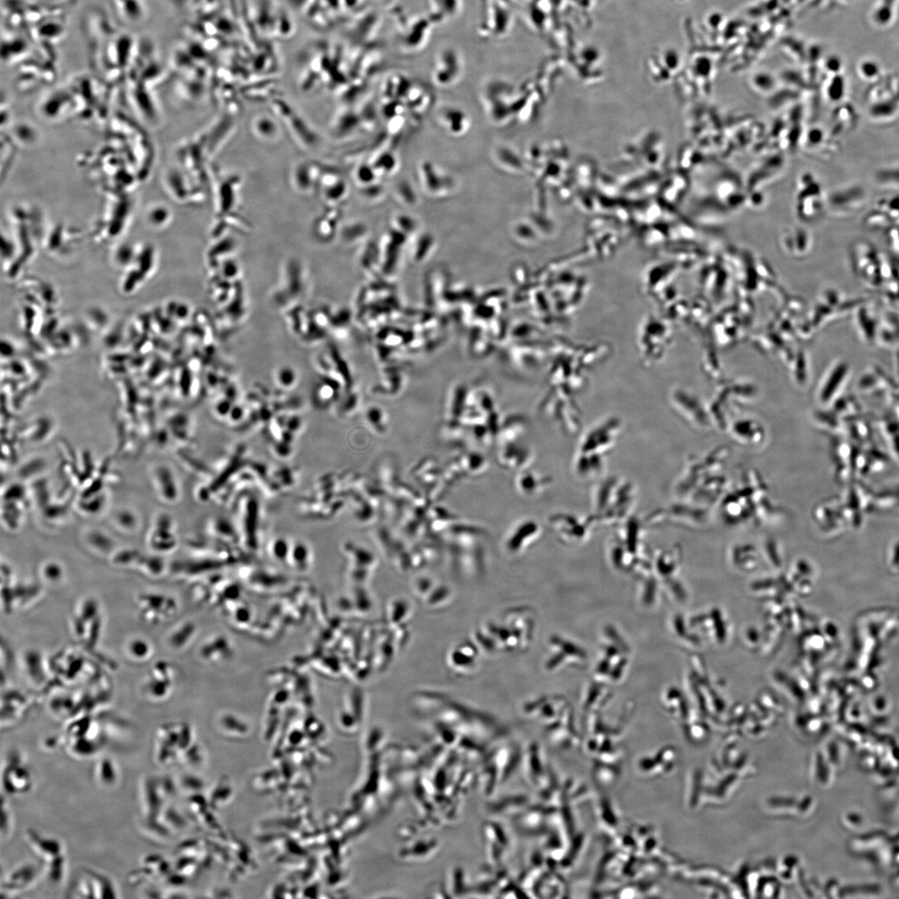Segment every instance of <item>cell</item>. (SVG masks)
I'll return each instance as SVG.
<instances>
[{
	"mask_svg": "<svg viewBox=\"0 0 899 899\" xmlns=\"http://www.w3.org/2000/svg\"><path fill=\"white\" fill-rule=\"evenodd\" d=\"M296 372L291 368H281L277 372V378L283 388H290L296 381Z\"/></svg>",
	"mask_w": 899,
	"mask_h": 899,
	"instance_id": "7c38bea8",
	"label": "cell"
},
{
	"mask_svg": "<svg viewBox=\"0 0 899 899\" xmlns=\"http://www.w3.org/2000/svg\"><path fill=\"white\" fill-rule=\"evenodd\" d=\"M170 667H155L146 682V691L150 698L158 700L165 698L170 694L172 688Z\"/></svg>",
	"mask_w": 899,
	"mask_h": 899,
	"instance_id": "8992f818",
	"label": "cell"
},
{
	"mask_svg": "<svg viewBox=\"0 0 899 899\" xmlns=\"http://www.w3.org/2000/svg\"><path fill=\"white\" fill-rule=\"evenodd\" d=\"M85 869L91 877L92 884H94L95 898H119L115 885L108 877L102 875V873L92 871V869Z\"/></svg>",
	"mask_w": 899,
	"mask_h": 899,
	"instance_id": "ba28073f",
	"label": "cell"
},
{
	"mask_svg": "<svg viewBox=\"0 0 899 899\" xmlns=\"http://www.w3.org/2000/svg\"><path fill=\"white\" fill-rule=\"evenodd\" d=\"M144 566V570L147 572L146 574L151 575V577L161 574L159 573L163 570V562L160 560H157V559L154 558L147 559Z\"/></svg>",
	"mask_w": 899,
	"mask_h": 899,
	"instance_id": "4fadbf2b",
	"label": "cell"
},
{
	"mask_svg": "<svg viewBox=\"0 0 899 899\" xmlns=\"http://www.w3.org/2000/svg\"><path fill=\"white\" fill-rule=\"evenodd\" d=\"M42 577L44 581L49 583L56 584L60 582L64 575L61 566L56 562H48L41 568Z\"/></svg>",
	"mask_w": 899,
	"mask_h": 899,
	"instance_id": "30bf717a",
	"label": "cell"
},
{
	"mask_svg": "<svg viewBox=\"0 0 899 899\" xmlns=\"http://www.w3.org/2000/svg\"><path fill=\"white\" fill-rule=\"evenodd\" d=\"M40 873V868L33 864L13 868L2 880V893H6V897H13L25 891L35 883Z\"/></svg>",
	"mask_w": 899,
	"mask_h": 899,
	"instance_id": "3957f363",
	"label": "cell"
},
{
	"mask_svg": "<svg viewBox=\"0 0 899 899\" xmlns=\"http://www.w3.org/2000/svg\"><path fill=\"white\" fill-rule=\"evenodd\" d=\"M96 782L104 788H113L119 782V773L117 764L109 757L97 760L94 768Z\"/></svg>",
	"mask_w": 899,
	"mask_h": 899,
	"instance_id": "52a82bcc",
	"label": "cell"
},
{
	"mask_svg": "<svg viewBox=\"0 0 899 899\" xmlns=\"http://www.w3.org/2000/svg\"><path fill=\"white\" fill-rule=\"evenodd\" d=\"M8 806L10 805H8L7 800L4 799V797L3 795L2 796V825H1V834L3 838L8 837V834H10V830L12 827L11 826L12 815L10 814V807H8Z\"/></svg>",
	"mask_w": 899,
	"mask_h": 899,
	"instance_id": "8fae6325",
	"label": "cell"
},
{
	"mask_svg": "<svg viewBox=\"0 0 899 899\" xmlns=\"http://www.w3.org/2000/svg\"><path fill=\"white\" fill-rule=\"evenodd\" d=\"M60 739H61L60 737H56V736H53L51 738L46 739V741L44 743V747L45 748V749H47V750L48 749L54 750L56 749V747H58V743H60Z\"/></svg>",
	"mask_w": 899,
	"mask_h": 899,
	"instance_id": "5bb4252c",
	"label": "cell"
},
{
	"mask_svg": "<svg viewBox=\"0 0 899 899\" xmlns=\"http://www.w3.org/2000/svg\"><path fill=\"white\" fill-rule=\"evenodd\" d=\"M25 835L29 847L43 863L49 880L60 883L64 879L66 867L65 848L60 840L41 835L33 830H28Z\"/></svg>",
	"mask_w": 899,
	"mask_h": 899,
	"instance_id": "6da1fadb",
	"label": "cell"
},
{
	"mask_svg": "<svg viewBox=\"0 0 899 899\" xmlns=\"http://www.w3.org/2000/svg\"><path fill=\"white\" fill-rule=\"evenodd\" d=\"M160 793L154 777H145L141 784V805L145 822L156 821L160 807Z\"/></svg>",
	"mask_w": 899,
	"mask_h": 899,
	"instance_id": "277c9868",
	"label": "cell"
},
{
	"mask_svg": "<svg viewBox=\"0 0 899 899\" xmlns=\"http://www.w3.org/2000/svg\"><path fill=\"white\" fill-rule=\"evenodd\" d=\"M616 427H607L606 425L599 426L594 428L588 435L586 436L585 440L582 445V454H589L591 452L607 451L608 448L613 446L615 443Z\"/></svg>",
	"mask_w": 899,
	"mask_h": 899,
	"instance_id": "5b68a950",
	"label": "cell"
},
{
	"mask_svg": "<svg viewBox=\"0 0 899 899\" xmlns=\"http://www.w3.org/2000/svg\"><path fill=\"white\" fill-rule=\"evenodd\" d=\"M1 785L8 796L23 795L31 791L33 777L19 752H10L3 764Z\"/></svg>",
	"mask_w": 899,
	"mask_h": 899,
	"instance_id": "7a4b0ae2",
	"label": "cell"
},
{
	"mask_svg": "<svg viewBox=\"0 0 899 899\" xmlns=\"http://www.w3.org/2000/svg\"><path fill=\"white\" fill-rule=\"evenodd\" d=\"M126 652L133 661H146L152 657L153 647L145 638H133L126 646Z\"/></svg>",
	"mask_w": 899,
	"mask_h": 899,
	"instance_id": "9c48e42d",
	"label": "cell"
}]
</instances>
